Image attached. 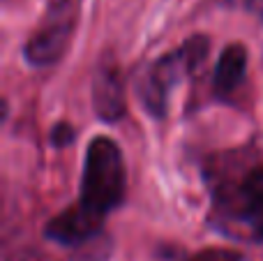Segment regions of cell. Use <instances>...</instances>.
<instances>
[{
	"instance_id": "obj_6",
	"label": "cell",
	"mask_w": 263,
	"mask_h": 261,
	"mask_svg": "<svg viewBox=\"0 0 263 261\" xmlns=\"http://www.w3.org/2000/svg\"><path fill=\"white\" fill-rule=\"evenodd\" d=\"M247 69V51L242 44H229L222 51L215 67V88L219 92H231L245 79Z\"/></svg>"
},
{
	"instance_id": "obj_1",
	"label": "cell",
	"mask_w": 263,
	"mask_h": 261,
	"mask_svg": "<svg viewBox=\"0 0 263 261\" xmlns=\"http://www.w3.org/2000/svg\"><path fill=\"white\" fill-rule=\"evenodd\" d=\"M125 164L116 141L97 137L86 151L81 178V201L100 213L118 208L125 199Z\"/></svg>"
},
{
	"instance_id": "obj_8",
	"label": "cell",
	"mask_w": 263,
	"mask_h": 261,
	"mask_svg": "<svg viewBox=\"0 0 263 261\" xmlns=\"http://www.w3.org/2000/svg\"><path fill=\"white\" fill-rule=\"evenodd\" d=\"M187 261H242V257H240V252L229 250V248H208V250L196 252L194 257H190Z\"/></svg>"
},
{
	"instance_id": "obj_9",
	"label": "cell",
	"mask_w": 263,
	"mask_h": 261,
	"mask_svg": "<svg viewBox=\"0 0 263 261\" xmlns=\"http://www.w3.org/2000/svg\"><path fill=\"white\" fill-rule=\"evenodd\" d=\"M74 137H77V132H74V127L67 123H58L51 129V143H53L55 148H67L69 143L74 141Z\"/></svg>"
},
{
	"instance_id": "obj_3",
	"label": "cell",
	"mask_w": 263,
	"mask_h": 261,
	"mask_svg": "<svg viewBox=\"0 0 263 261\" xmlns=\"http://www.w3.org/2000/svg\"><path fill=\"white\" fill-rule=\"evenodd\" d=\"M72 30H74L72 3L69 0H51L49 12H46L40 30L28 40L26 49H23L26 60L30 65H37V67H44V65L60 60V55L69 46Z\"/></svg>"
},
{
	"instance_id": "obj_4",
	"label": "cell",
	"mask_w": 263,
	"mask_h": 261,
	"mask_svg": "<svg viewBox=\"0 0 263 261\" xmlns=\"http://www.w3.org/2000/svg\"><path fill=\"white\" fill-rule=\"evenodd\" d=\"M102 222H104V213L79 201L77 206L65 208L46 225V236L60 245H81L100 234Z\"/></svg>"
},
{
	"instance_id": "obj_10",
	"label": "cell",
	"mask_w": 263,
	"mask_h": 261,
	"mask_svg": "<svg viewBox=\"0 0 263 261\" xmlns=\"http://www.w3.org/2000/svg\"><path fill=\"white\" fill-rule=\"evenodd\" d=\"M229 5H238V7H245L250 12L263 14V0H229Z\"/></svg>"
},
{
	"instance_id": "obj_5",
	"label": "cell",
	"mask_w": 263,
	"mask_h": 261,
	"mask_svg": "<svg viewBox=\"0 0 263 261\" xmlns=\"http://www.w3.org/2000/svg\"><path fill=\"white\" fill-rule=\"evenodd\" d=\"M92 106H95L97 116L106 123L111 120L123 118L125 114V88H123V79L120 72L109 65V67H102L95 74V81H92Z\"/></svg>"
},
{
	"instance_id": "obj_7",
	"label": "cell",
	"mask_w": 263,
	"mask_h": 261,
	"mask_svg": "<svg viewBox=\"0 0 263 261\" xmlns=\"http://www.w3.org/2000/svg\"><path fill=\"white\" fill-rule=\"evenodd\" d=\"M240 199L242 201H263V166L254 169L242 180Z\"/></svg>"
},
{
	"instance_id": "obj_2",
	"label": "cell",
	"mask_w": 263,
	"mask_h": 261,
	"mask_svg": "<svg viewBox=\"0 0 263 261\" xmlns=\"http://www.w3.org/2000/svg\"><path fill=\"white\" fill-rule=\"evenodd\" d=\"M208 53V40L205 37H192L187 40L176 53L162 55L145 74V83L141 97L145 109H150L155 116H162L166 109V97L171 88L180 81L185 72H192L196 65H201Z\"/></svg>"
}]
</instances>
